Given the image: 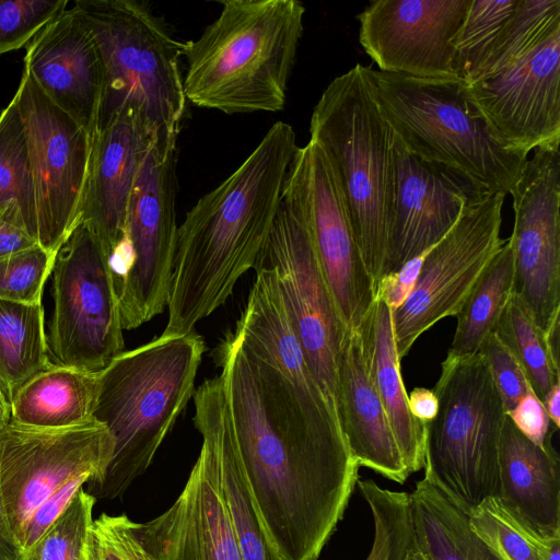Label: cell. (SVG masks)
Instances as JSON below:
<instances>
[{"mask_svg":"<svg viewBox=\"0 0 560 560\" xmlns=\"http://www.w3.org/2000/svg\"><path fill=\"white\" fill-rule=\"evenodd\" d=\"M237 452L284 560H317L342 518L360 466L290 334L229 331L214 350Z\"/></svg>","mask_w":560,"mask_h":560,"instance_id":"1","label":"cell"},{"mask_svg":"<svg viewBox=\"0 0 560 560\" xmlns=\"http://www.w3.org/2000/svg\"><path fill=\"white\" fill-rule=\"evenodd\" d=\"M298 148L292 126L277 121L245 161L186 213L177 228L162 334L192 331L255 267Z\"/></svg>","mask_w":560,"mask_h":560,"instance_id":"2","label":"cell"},{"mask_svg":"<svg viewBox=\"0 0 560 560\" xmlns=\"http://www.w3.org/2000/svg\"><path fill=\"white\" fill-rule=\"evenodd\" d=\"M218 18L185 42L187 102L228 115L284 108L303 35L298 0H225Z\"/></svg>","mask_w":560,"mask_h":560,"instance_id":"3","label":"cell"},{"mask_svg":"<svg viewBox=\"0 0 560 560\" xmlns=\"http://www.w3.org/2000/svg\"><path fill=\"white\" fill-rule=\"evenodd\" d=\"M206 345L195 330L164 335L124 351L98 374L93 419L114 439L102 481L88 488L96 500L124 495L151 465L195 393Z\"/></svg>","mask_w":560,"mask_h":560,"instance_id":"4","label":"cell"},{"mask_svg":"<svg viewBox=\"0 0 560 560\" xmlns=\"http://www.w3.org/2000/svg\"><path fill=\"white\" fill-rule=\"evenodd\" d=\"M370 89L397 140L416 156L508 194L528 153L504 142L457 77L417 78L365 67Z\"/></svg>","mask_w":560,"mask_h":560,"instance_id":"5","label":"cell"},{"mask_svg":"<svg viewBox=\"0 0 560 560\" xmlns=\"http://www.w3.org/2000/svg\"><path fill=\"white\" fill-rule=\"evenodd\" d=\"M310 136L335 165L375 289L395 202V133L373 96L365 66L357 63L326 86L313 109Z\"/></svg>","mask_w":560,"mask_h":560,"instance_id":"6","label":"cell"},{"mask_svg":"<svg viewBox=\"0 0 560 560\" xmlns=\"http://www.w3.org/2000/svg\"><path fill=\"white\" fill-rule=\"evenodd\" d=\"M104 69L97 129L121 113L155 136L178 137L186 113L178 40L161 18L136 0H77Z\"/></svg>","mask_w":560,"mask_h":560,"instance_id":"7","label":"cell"},{"mask_svg":"<svg viewBox=\"0 0 560 560\" xmlns=\"http://www.w3.org/2000/svg\"><path fill=\"white\" fill-rule=\"evenodd\" d=\"M433 392L439 409L424 424L423 478L468 515L498 493L499 444L506 411L480 353L446 357Z\"/></svg>","mask_w":560,"mask_h":560,"instance_id":"8","label":"cell"},{"mask_svg":"<svg viewBox=\"0 0 560 560\" xmlns=\"http://www.w3.org/2000/svg\"><path fill=\"white\" fill-rule=\"evenodd\" d=\"M114 439L96 420L65 429H32L9 421L0 430V492L23 555L88 483L98 485Z\"/></svg>","mask_w":560,"mask_h":560,"instance_id":"9","label":"cell"},{"mask_svg":"<svg viewBox=\"0 0 560 560\" xmlns=\"http://www.w3.org/2000/svg\"><path fill=\"white\" fill-rule=\"evenodd\" d=\"M46 338L52 364L100 374L124 352L109 258L79 221L56 252Z\"/></svg>","mask_w":560,"mask_h":560,"instance_id":"10","label":"cell"},{"mask_svg":"<svg viewBox=\"0 0 560 560\" xmlns=\"http://www.w3.org/2000/svg\"><path fill=\"white\" fill-rule=\"evenodd\" d=\"M256 267L273 272L308 369L338 418L336 359L347 329L338 316L305 217L284 191Z\"/></svg>","mask_w":560,"mask_h":560,"instance_id":"11","label":"cell"},{"mask_svg":"<svg viewBox=\"0 0 560 560\" xmlns=\"http://www.w3.org/2000/svg\"><path fill=\"white\" fill-rule=\"evenodd\" d=\"M177 137L155 136L135 179L127 208L130 262L116 290L122 329L131 330L167 306L177 224Z\"/></svg>","mask_w":560,"mask_h":560,"instance_id":"12","label":"cell"},{"mask_svg":"<svg viewBox=\"0 0 560 560\" xmlns=\"http://www.w3.org/2000/svg\"><path fill=\"white\" fill-rule=\"evenodd\" d=\"M283 191L300 207L347 330H359L375 304V289L358 247L347 199L332 161L316 141L299 147Z\"/></svg>","mask_w":560,"mask_h":560,"instance_id":"13","label":"cell"},{"mask_svg":"<svg viewBox=\"0 0 560 560\" xmlns=\"http://www.w3.org/2000/svg\"><path fill=\"white\" fill-rule=\"evenodd\" d=\"M13 98L27 142L37 243L56 254L80 220L92 138L47 97L26 67Z\"/></svg>","mask_w":560,"mask_h":560,"instance_id":"14","label":"cell"},{"mask_svg":"<svg viewBox=\"0 0 560 560\" xmlns=\"http://www.w3.org/2000/svg\"><path fill=\"white\" fill-rule=\"evenodd\" d=\"M220 376L206 378L194 393V424L201 448L176 501L160 516L138 523L153 560H242L219 476L215 395Z\"/></svg>","mask_w":560,"mask_h":560,"instance_id":"15","label":"cell"},{"mask_svg":"<svg viewBox=\"0 0 560 560\" xmlns=\"http://www.w3.org/2000/svg\"><path fill=\"white\" fill-rule=\"evenodd\" d=\"M504 198L505 194L492 192L466 209L448 233L425 253L412 292L392 311L400 360L424 331L458 313L506 241L500 237Z\"/></svg>","mask_w":560,"mask_h":560,"instance_id":"16","label":"cell"},{"mask_svg":"<svg viewBox=\"0 0 560 560\" xmlns=\"http://www.w3.org/2000/svg\"><path fill=\"white\" fill-rule=\"evenodd\" d=\"M513 295L546 334L560 322V150L539 147L511 188Z\"/></svg>","mask_w":560,"mask_h":560,"instance_id":"17","label":"cell"},{"mask_svg":"<svg viewBox=\"0 0 560 560\" xmlns=\"http://www.w3.org/2000/svg\"><path fill=\"white\" fill-rule=\"evenodd\" d=\"M470 4L471 0L371 1L357 16L360 44L381 71L457 77L454 38Z\"/></svg>","mask_w":560,"mask_h":560,"instance_id":"18","label":"cell"},{"mask_svg":"<svg viewBox=\"0 0 560 560\" xmlns=\"http://www.w3.org/2000/svg\"><path fill=\"white\" fill-rule=\"evenodd\" d=\"M394 150L395 202L382 277L428 252L466 209L492 194L459 171L416 156L396 137Z\"/></svg>","mask_w":560,"mask_h":560,"instance_id":"19","label":"cell"},{"mask_svg":"<svg viewBox=\"0 0 560 560\" xmlns=\"http://www.w3.org/2000/svg\"><path fill=\"white\" fill-rule=\"evenodd\" d=\"M499 137L513 148L560 143V27L502 71L468 84Z\"/></svg>","mask_w":560,"mask_h":560,"instance_id":"20","label":"cell"},{"mask_svg":"<svg viewBox=\"0 0 560 560\" xmlns=\"http://www.w3.org/2000/svg\"><path fill=\"white\" fill-rule=\"evenodd\" d=\"M26 67L39 89L91 138L96 132L104 69L96 42L72 5L27 44Z\"/></svg>","mask_w":560,"mask_h":560,"instance_id":"21","label":"cell"},{"mask_svg":"<svg viewBox=\"0 0 560 560\" xmlns=\"http://www.w3.org/2000/svg\"><path fill=\"white\" fill-rule=\"evenodd\" d=\"M154 138L132 113L118 114L92 138L79 221L95 235L108 258L126 241L130 192Z\"/></svg>","mask_w":560,"mask_h":560,"instance_id":"22","label":"cell"},{"mask_svg":"<svg viewBox=\"0 0 560 560\" xmlns=\"http://www.w3.org/2000/svg\"><path fill=\"white\" fill-rule=\"evenodd\" d=\"M337 413L348 448L361 467L402 485L409 477L370 376L361 334L346 330L336 359Z\"/></svg>","mask_w":560,"mask_h":560,"instance_id":"23","label":"cell"},{"mask_svg":"<svg viewBox=\"0 0 560 560\" xmlns=\"http://www.w3.org/2000/svg\"><path fill=\"white\" fill-rule=\"evenodd\" d=\"M497 497L540 539H560V460L505 418L499 444Z\"/></svg>","mask_w":560,"mask_h":560,"instance_id":"24","label":"cell"},{"mask_svg":"<svg viewBox=\"0 0 560 560\" xmlns=\"http://www.w3.org/2000/svg\"><path fill=\"white\" fill-rule=\"evenodd\" d=\"M370 376L378 394L408 475L424 467V424L413 418L396 350L392 308L382 300L358 330Z\"/></svg>","mask_w":560,"mask_h":560,"instance_id":"25","label":"cell"},{"mask_svg":"<svg viewBox=\"0 0 560 560\" xmlns=\"http://www.w3.org/2000/svg\"><path fill=\"white\" fill-rule=\"evenodd\" d=\"M98 374L50 363L31 378L9 406L12 423L32 429H65L93 419Z\"/></svg>","mask_w":560,"mask_h":560,"instance_id":"26","label":"cell"},{"mask_svg":"<svg viewBox=\"0 0 560 560\" xmlns=\"http://www.w3.org/2000/svg\"><path fill=\"white\" fill-rule=\"evenodd\" d=\"M215 428L220 486L242 560H284L270 538L246 478L235 444L222 377L215 395Z\"/></svg>","mask_w":560,"mask_h":560,"instance_id":"27","label":"cell"},{"mask_svg":"<svg viewBox=\"0 0 560 560\" xmlns=\"http://www.w3.org/2000/svg\"><path fill=\"white\" fill-rule=\"evenodd\" d=\"M412 541L431 560H500L470 529L468 515L424 478L409 493Z\"/></svg>","mask_w":560,"mask_h":560,"instance_id":"28","label":"cell"},{"mask_svg":"<svg viewBox=\"0 0 560 560\" xmlns=\"http://www.w3.org/2000/svg\"><path fill=\"white\" fill-rule=\"evenodd\" d=\"M50 363L43 304L0 300V400L9 407Z\"/></svg>","mask_w":560,"mask_h":560,"instance_id":"29","label":"cell"},{"mask_svg":"<svg viewBox=\"0 0 560 560\" xmlns=\"http://www.w3.org/2000/svg\"><path fill=\"white\" fill-rule=\"evenodd\" d=\"M513 252L506 238L455 315L456 330L446 357L478 353L513 294Z\"/></svg>","mask_w":560,"mask_h":560,"instance_id":"30","label":"cell"},{"mask_svg":"<svg viewBox=\"0 0 560 560\" xmlns=\"http://www.w3.org/2000/svg\"><path fill=\"white\" fill-rule=\"evenodd\" d=\"M0 217L23 228L37 242L27 142L14 98L0 116Z\"/></svg>","mask_w":560,"mask_h":560,"instance_id":"31","label":"cell"},{"mask_svg":"<svg viewBox=\"0 0 560 560\" xmlns=\"http://www.w3.org/2000/svg\"><path fill=\"white\" fill-rule=\"evenodd\" d=\"M559 27L560 0H518L514 12L488 48L470 83L513 65Z\"/></svg>","mask_w":560,"mask_h":560,"instance_id":"32","label":"cell"},{"mask_svg":"<svg viewBox=\"0 0 560 560\" xmlns=\"http://www.w3.org/2000/svg\"><path fill=\"white\" fill-rule=\"evenodd\" d=\"M493 332L521 365L534 395L542 402L560 381V366L549 351L545 334L512 294Z\"/></svg>","mask_w":560,"mask_h":560,"instance_id":"33","label":"cell"},{"mask_svg":"<svg viewBox=\"0 0 560 560\" xmlns=\"http://www.w3.org/2000/svg\"><path fill=\"white\" fill-rule=\"evenodd\" d=\"M468 524L500 560H546L553 541L536 536L497 495L486 498L474 508L468 514Z\"/></svg>","mask_w":560,"mask_h":560,"instance_id":"34","label":"cell"},{"mask_svg":"<svg viewBox=\"0 0 560 560\" xmlns=\"http://www.w3.org/2000/svg\"><path fill=\"white\" fill-rule=\"evenodd\" d=\"M357 485L373 518V541L365 560H405L412 545L409 493L380 487L372 479Z\"/></svg>","mask_w":560,"mask_h":560,"instance_id":"35","label":"cell"},{"mask_svg":"<svg viewBox=\"0 0 560 560\" xmlns=\"http://www.w3.org/2000/svg\"><path fill=\"white\" fill-rule=\"evenodd\" d=\"M96 499L81 488L22 560H89L90 532Z\"/></svg>","mask_w":560,"mask_h":560,"instance_id":"36","label":"cell"},{"mask_svg":"<svg viewBox=\"0 0 560 560\" xmlns=\"http://www.w3.org/2000/svg\"><path fill=\"white\" fill-rule=\"evenodd\" d=\"M518 0H471L454 38L455 68L470 83L491 43L515 10Z\"/></svg>","mask_w":560,"mask_h":560,"instance_id":"37","label":"cell"},{"mask_svg":"<svg viewBox=\"0 0 560 560\" xmlns=\"http://www.w3.org/2000/svg\"><path fill=\"white\" fill-rule=\"evenodd\" d=\"M55 255L35 245L0 258V300L42 304L44 285L51 275Z\"/></svg>","mask_w":560,"mask_h":560,"instance_id":"38","label":"cell"},{"mask_svg":"<svg viewBox=\"0 0 560 560\" xmlns=\"http://www.w3.org/2000/svg\"><path fill=\"white\" fill-rule=\"evenodd\" d=\"M68 4L67 0H0V56L26 47Z\"/></svg>","mask_w":560,"mask_h":560,"instance_id":"39","label":"cell"},{"mask_svg":"<svg viewBox=\"0 0 560 560\" xmlns=\"http://www.w3.org/2000/svg\"><path fill=\"white\" fill-rule=\"evenodd\" d=\"M89 560H153L145 549L138 523L126 515L102 513L93 520Z\"/></svg>","mask_w":560,"mask_h":560,"instance_id":"40","label":"cell"},{"mask_svg":"<svg viewBox=\"0 0 560 560\" xmlns=\"http://www.w3.org/2000/svg\"><path fill=\"white\" fill-rule=\"evenodd\" d=\"M478 353L485 358L489 366L508 413L532 389L526 376L513 354L494 332L483 340Z\"/></svg>","mask_w":560,"mask_h":560,"instance_id":"41","label":"cell"},{"mask_svg":"<svg viewBox=\"0 0 560 560\" xmlns=\"http://www.w3.org/2000/svg\"><path fill=\"white\" fill-rule=\"evenodd\" d=\"M506 415L514 425L535 444L546 446L551 442L556 429L552 427L542 402L532 389Z\"/></svg>","mask_w":560,"mask_h":560,"instance_id":"42","label":"cell"},{"mask_svg":"<svg viewBox=\"0 0 560 560\" xmlns=\"http://www.w3.org/2000/svg\"><path fill=\"white\" fill-rule=\"evenodd\" d=\"M425 253L382 277L375 285V300L384 301L392 311L402 305L416 285Z\"/></svg>","mask_w":560,"mask_h":560,"instance_id":"43","label":"cell"},{"mask_svg":"<svg viewBox=\"0 0 560 560\" xmlns=\"http://www.w3.org/2000/svg\"><path fill=\"white\" fill-rule=\"evenodd\" d=\"M37 242L21 226L0 217V258L28 249Z\"/></svg>","mask_w":560,"mask_h":560,"instance_id":"44","label":"cell"},{"mask_svg":"<svg viewBox=\"0 0 560 560\" xmlns=\"http://www.w3.org/2000/svg\"><path fill=\"white\" fill-rule=\"evenodd\" d=\"M408 406L413 418L425 424L436 416L439 400L433 389L416 387L408 395Z\"/></svg>","mask_w":560,"mask_h":560,"instance_id":"45","label":"cell"},{"mask_svg":"<svg viewBox=\"0 0 560 560\" xmlns=\"http://www.w3.org/2000/svg\"><path fill=\"white\" fill-rule=\"evenodd\" d=\"M20 547L8 520L0 492V560H22Z\"/></svg>","mask_w":560,"mask_h":560,"instance_id":"46","label":"cell"},{"mask_svg":"<svg viewBox=\"0 0 560 560\" xmlns=\"http://www.w3.org/2000/svg\"><path fill=\"white\" fill-rule=\"evenodd\" d=\"M544 407L552 427L558 430L560 427V381L551 387L544 401Z\"/></svg>","mask_w":560,"mask_h":560,"instance_id":"47","label":"cell"},{"mask_svg":"<svg viewBox=\"0 0 560 560\" xmlns=\"http://www.w3.org/2000/svg\"><path fill=\"white\" fill-rule=\"evenodd\" d=\"M405 560H431L423 551H421L412 541Z\"/></svg>","mask_w":560,"mask_h":560,"instance_id":"48","label":"cell"},{"mask_svg":"<svg viewBox=\"0 0 560 560\" xmlns=\"http://www.w3.org/2000/svg\"><path fill=\"white\" fill-rule=\"evenodd\" d=\"M546 560H560V539L551 541Z\"/></svg>","mask_w":560,"mask_h":560,"instance_id":"49","label":"cell"},{"mask_svg":"<svg viewBox=\"0 0 560 560\" xmlns=\"http://www.w3.org/2000/svg\"><path fill=\"white\" fill-rule=\"evenodd\" d=\"M9 407L0 400V430L9 422Z\"/></svg>","mask_w":560,"mask_h":560,"instance_id":"50","label":"cell"},{"mask_svg":"<svg viewBox=\"0 0 560 560\" xmlns=\"http://www.w3.org/2000/svg\"><path fill=\"white\" fill-rule=\"evenodd\" d=\"M1 112H2V110H0V116H1Z\"/></svg>","mask_w":560,"mask_h":560,"instance_id":"51","label":"cell"}]
</instances>
